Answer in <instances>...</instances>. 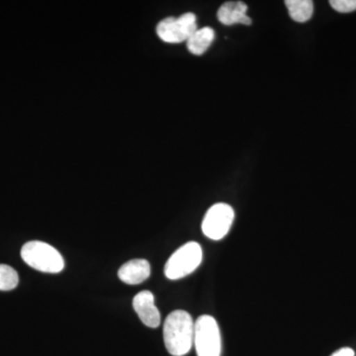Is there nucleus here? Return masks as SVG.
I'll list each match as a JSON object with an SVG mask.
<instances>
[{
	"mask_svg": "<svg viewBox=\"0 0 356 356\" xmlns=\"http://www.w3.org/2000/svg\"><path fill=\"white\" fill-rule=\"evenodd\" d=\"M235 219L232 206L226 203H217L206 213L202 222L204 235L213 241L224 238L231 229Z\"/></svg>",
	"mask_w": 356,
	"mask_h": 356,
	"instance_id": "nucleus-6",
	"label": "nucleus"
},
{
	"mask_svg": "<svg viewBox=\"0 0 356 356\" xmlns=\"http://www.w3.org/2000/svg\"><path fill=\"white\" fill-rule=\"evenodd\" d=\"M133 308L147 327L156 329L161 325V314L154 304V294L149 290L138 293L134 297Z\"/></svg>",
	"mask_w": 356,
	"mask_h": 356,
	"instance_id": "nucleus-7",
	"label": "nucleus"
},
{
	"mask_svg": "<svg viewBox=\"0 0 356 356\" xmlns=\"http://www.w3.org/2000/svg\"><path fill=\"white\" fill-rule=\"evenodd\" d=\"M285 6L290 17L296 22H307L313 15L314 3L311 0H286Z\"/></svg>",
	"mask_w": 356,
	"mask_h": 356,
	"instance_id": "nucleus-11",
	"label": "nucleus"
},
{
	"mask_svg": "<svg viewBox=\"0 0 356 356\" xmlns=\"http://www.w3.org/2000/svg\"><path fill=\"white\" fill-rule=\"evenodd\" d=\"M355 353L353 348H341L336 351V353H332L331 356H355Z\"/></svg>",
	"mask_w": 356,
	"mask_h": 356,
	"instance_id": "nucleus-14",
	"label": "nucleus"
},
{
	"mask_svg": "<svg viewBox=\"0 0 356 356\" xmlns=\"http://www.w3.org/2000/svg\"><path fill=\"white\" fill-rule=\"evenodd\" d=\"M248 6L243 1H229L222 4L217 13L218 20L222 24L250 25L252 19L247 15Z\"/></svg>",
	"mask_w": 356,
	"mask_h": 356,
	"instance_id": "nucleus-9",
	"label": "nucleus"
},
{
	"mask_svg": "<svg viewBox=\"0 0 356 356\" xmlns=\"http://www.w3.org/2000/svg\"><path fill=\"white\" fill-rule=\"evenodd\" d=\"M21 257L26 264L41 273H60L65 268L63 255L49 243L40 241L26 243Z\"/></svg>",
	"mask_w": 356,
	"mask_h": 356,
	"instance_id": "nucleus-2",
	"label": "nucleus"
},
{
	"mask_svg": "<svg viewBox=\"0 0 356 356\" xmlns=\"http://www.w3.org/2000/svg\"><path fill=\"white\" fill-rule=\"evenodd\" d=\"M215 39L214 30L211 27H204L196 30L187 40V49L195 56H201L209 49Z\"/></svg>",
	"mask_w": 356,
	"mask_h": 356,
	"instance_id": "nucleus-10",
	"label": "nucleus"
},
{
	"mask_svg": "<svg viewBox=\"0 0 356 356\" xmlns=\"http://www.w3.org/2000/svg\"><path fill=\"white\" fill-rule=\"evenodd\" d=\"M195 322L188 312L173 311L163 324V341L168 353L172 356H184L194 344Z\"/></svg>",
	"mask_w": 356,
	"mask_h": 356,
	"instance_id": "nucleus-1",
	"label": "nucleus"
},
{
	"mask_svg": "<svg viewBox=\"0 0 356 356\" xmlns=\"http://www.w3.org/2000/svg\"><path fill=\"white\" fill-rule=\"evenodd\" d=\"M194 346L197 356H221V332L217 321L212 316H200L196 321Z\"/></svg>",
	"mask_w": 356,
	"mask_h": 356,
	"instance_id": "nucleus-4",
	"label": "nucleus"
},
{
	"mask_svg": "<svg viewBox=\"0 0 356 356\" xmlns=\"http://www.w3.org/2000/svg\"><path fill=\"white\" fill-rule=\"evenodd\" d=\"M151 276V264L146 259H132L126 262L118 271L122 282L129 285H138Z\"/></svg>",
	"mask_w": 356,
	"mask_h": 356,
	"instance_id": "nucleus-8",
	"label": "nucleus"
},
{
	"mask_svg": "<svg viewBox=\"0 0 356 356\" xmlns=\"http://www.w3.org/2000/svg\"><path fill=\"white\" fill-rule=\"evenodd\" d=\"M195 14L184 13L179 17H168L156 26V34L161 41L168 44L186 42L197 30Z\"/></svg>",
	"mask_w": 356,
	"mask_h": 356,
	"instance_id": "nucleus-5",
	"label": "nucleus"
},
{
	"mask_svg": "<svg viewBox=\"0 0 356 356\" xmlns=\"http://www.w3.org/2000/svg\"><path fill=\"white\" fill-rule=\"evenodd\" d=\"M330 4L337 13H350L356 10V0H332Z\"/></svg>",
	"mask_w": 356,
	"mask_h": 356,
	"instance_id": "nucleus-13",
	"label": "nucleus"
},
{
	"mask_svg": "<svg viewBox=\"0 0 356 356\" xmlns=\"http://www.w3.org/2000/svg\"><path fill=\"white\" fill-rule=\"evenodd\" d=\"M203 259L202 248L196 242L185 243L175 250L165 266L166 278L178 280L196 270Z\"/></svg>",
	"mask_w": 356,
	"mask_h": 356,
	"instance_id": "nucleus-3",
	"label": "nucleus"
},
{
	"mask_svg": "<svg viewBox=\"0 0 356 356\" xmlns=\"http://www.w3.org/2000/svg\"><path fill=\"white\" fill-rule=\"evenodd\" d=\"M19 283L17 271L7 264H0V291L15 289Z\"/></svg>",
	"mask_w": 356,
	"mask_h": 356,
	"instance_id": "nucleus-12",
	"label": "nucleus"
}]
</instances>
